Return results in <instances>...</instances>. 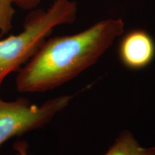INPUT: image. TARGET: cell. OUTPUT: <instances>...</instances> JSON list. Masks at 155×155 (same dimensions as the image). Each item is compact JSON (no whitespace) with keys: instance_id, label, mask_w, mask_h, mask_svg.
<instances>
[{"instance_id":"obj_6","label":"cell","mask_w":155,"mask_h":155,"mask_svg":"<svg viewBox=\"0 0 155 155\" xmlns=\"http://www.w3.org/2000/svg\"><path fill=\"white\" fill-rule=\"evenodd\" d=\"M16 10L12 0H0V38L12 29V22Z\"/></svg>"},{"instance_id":"obj_8","label":"cell","mask_w":155,"mask_h":155,"mask_svg":"<svg viewBox=\"0 0 155 155\" xmlns=\"http://www.w3.org/2000/svg\"><path fill=\"white\" fill-rule=\"evenodd\" d=\"M13 147H14L15 151L18 152L19 155H28V152H27L28 145L26 141H17L16 142H15Z\"/></svg>"},{"instance_id":"obj_5","label":"cell","mask_w":155,"mask_h":155,"mask_svg":"<svg viewBox=\"0 0 155 155\" xmlns=\"http://www.w3.org/2000/svg\"><path fill=\"white\" fill-rule=\"evenodd\" d=\"M104 155H155V147H141L130 131H124Z\"/></svg>"},{"instance_id":"obj_2","label":"cell","mask_w":155,"mask_h":155,"mask_svg":"<svg viewBox=\"0 0 155 155\" xmlns=\"http://www.w3.org/2000/svg\"><path fill=\"white\" fill-rule=\"evenodd\" d=\"M77 12L75 1L54 0L47 9L30 10L20 33L0 40V87L7 75L30 61L55 27L74 22Z\"/></svg>"},{"instance_id":"obj_1","label":"cell","mask_w":155,"mask_h":155,"mask_svg":"<svg viewBox=\"0 0 155 155\" xmlns=\"http://www.w3.org/2000/svg\"><path fill=\"white\" fill-rule=\"evenodd\" d=\"M124 30L121 19L109 18L71 35L45 40L16 78L17 91L40 93L67 83L94 65Z\"/></svg>"},{"instance_id":"obj_3","label":"cell","mask_w":155,"mask_h":155,"mask_svg":"<svg viewBox=\"0 0 155 155\" xmlns=\"http://www.w3.org/2000/svg\"><path fill=\"white\" fill-rule=\"evenodd\" d=\"M73 97H57L40 106L31 104L25 98L5 101L0 97V147L12 137L43 127L68 105Z\"/></svg>"},{"instance_id":"obj_4","label":"cell","mask_w":155,"mask_h":155,"mask_svg":"<svg viewBox=\"0 0 155 155\" xmlns=\"http://www.w3.org/2000/svg\"><path fill=\"white\" fill-rule=\"evenodd\" d=\"M119 56L123 65L128 68H144L155 57V42L144 30H132L122 38L119 46Z\"/></svg>"},{"instance_id":"obj_7","label":"cell","mask_w":155,"mask_h":155,"mask_svg":"<svg viewBox=\"0 0 155 155\" xmlns=\"http://www.w3.org/2000/svg\"><path fill=\"white\" fill-rule=\"evenodd\" d=\"M13 5L25 10L35 9L40 3V0H12Z\"/></svg>"}]
</instances>
